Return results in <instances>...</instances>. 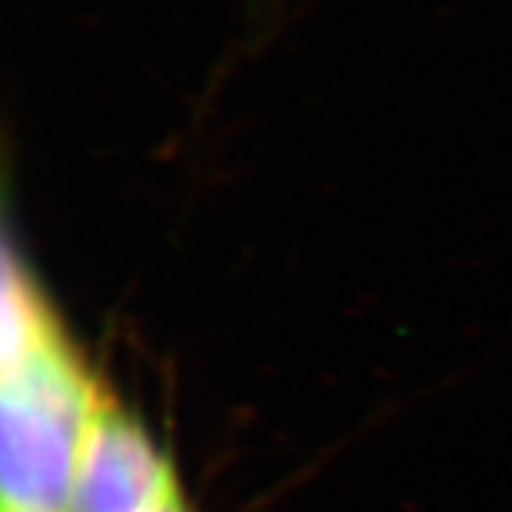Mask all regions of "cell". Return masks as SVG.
Instances as JSON below:
<instances>
[{
  "instance_id": "obj_1",
  "label": "cell",
  "mask_w": 512,
  "mask_h": 512,
  "mask_svg": "<svg viewBox=\"0 0 512 512\" xmlns=\"http://www.w3.org/2000/svg\"><path fill=\"white\" fill-rule=\"evenodd\" d=\"M106 396L72 348L0 387V510L60 512Z\"/></svg>"
},
{
  "instance_id": "obj_2",
  "label": "cell",
  "mask_w": 512,
  "mask_h": 512,
  "mask_svg": "<svg viewBox=\"0 0 512 512\" xmlns=\"http://www.w3.org/2000/svg\"><path fill=\"white\" fill-rule=\"evenodd\" d=\"M177 493L171 464L106 396L83 447L69 512H154Z\"/></svg>"
},
{
  "instance_id": "obj_3",
  "label": "cell",
  "mask_w": 512,
  "mask_h": 512,
  "mask_svg": "<svg viewBox=\"0 0 512 512\" xmlns=\"http://www.w3.org/2000/svg\"><path fill=\"white\" fill-rule=\"evenodd\" d=\"M69 348L63 325L20 251L9 208V177L0 160V387L23 382Z\"/></svg>"
},
{
  "instance_id": "obj_4",
  "label": "cell",
  "mask_w": 512,
  "mask_h": 512,
  "mask_svg": "<svg viewBox=\"0 0 512 512\" xmlns=\"http://www.w3.org/2000/svg\"><path fill=\"white\" fill-rule=\"evenodd\" d=\"M154 512H188V507H185V501H183V495L177 493V495H171L165 504H160L157 510Z\"/></svg>"
},
{
  "instance_id": "obj_5",
  "label": "cell",
  "mask_w": 512,
  "mask_h": 512,
  "mask_svg": "<svg viewBox=\"0 0 512 512\" xmlns=\"http://www.w3.org/2000/svg\"><path fill=\"white\" fill-rule=\"evenodd\" d=\"M0 512H18V510H0Z\"/></svg>"
}]
</instances>
